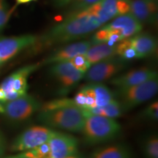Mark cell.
<instances>
[{"label": "cell", "mask_w": 158, "mask_h": 158, "mask_svg": "<svg viewBox=\"0 0 158 158\" xmlns=\"http://www.w3.org/2000/svg\"><path fill=\"white\" fill-rule=\"evenodd\" d=\"M103 25L95 15L84 14L81 12L68 14L62 22L37 37V40L31 47L35 51L62 43H70L84 38Z\"/></svg>", "instance_id": "obj_1"}, {"label": "cell", "mask_w": 158, "mask_h": 158, "mask_svg": "<svg viewBox=\"0 0 158 158\" xmlns=\"http://www.w3.org/2000/svg\"><path fill=\"white\" fill-rule=\"evenodd\" d=\"M38 121L49 127L71 133H81L85 122L84 112L76 106H64L53 109H40Z\"/></svg>", "instance_id": "obj_2"}, {"label": "cell", "mask_w": 158, "mask_h": 158, "mask_svg": "<svg viewBox=\"0 0 158 158\" xmlns=\"http://www.w3.org/2000/svg\"><path fill=\"white\" fill-rule=\"evenodd\" d=\"M82 130L84 141L89 146L106 143L116 139L122 131L120 124L115 118L86 114Z\"/></svg>", "instance_id": "obj_3"}, {"label": "cell", "mask_w": 158, "mask_h": 158, "mask_svg": "<svg viewBox=\"0 0 158 158\" xmlns=\"http://www.w3.org/2000/svg\"><path fill=\"white\" fill-rule=\"evenodd\" d=\"M157 76L146 81L141 84L127 88H118L114 98L120 102L124 111H127L143 102L151 100L157 93Z\"/></svg>", "instance_id": "obj_4"}, {"label": "cell", "mask_w": 158, "mask_h": 158, "mask_svg": "<svg viewBox=\"0 0 158 158\" xmlns=\"http://www.w3.org/2000/svg\"><path fill=\"white\" fill-rule=\"evenodd\" d=\"M40 63L25 65L18 69L0 84V102L15 100L27 93L28 78Z\"/></svg>", "instance_id": "obj_5"}, {"label": "cell", "mask_w": 158, "mask_h": 158, "mask_svg": "<svg viewBox=\"0 0 158 158\" xmlns=\"http://www.w3.org/2000/svg\"><path fill=\"white\" fill-rule=\"evenodd\" d=\"M114 94L102 83H88L73 98L75 106L83 110L106 106L114 99Z\"/></svg>", "instance_id": "obj_6"}, {"label": "cell", "mask_w": 158, "mask_h": 158, "mask_svg": "<svg viewBox=\"0 0 158 158\" xmlns=\"http://www.w3.org/2000/svg\"><path fill=\"white\" fill-rule=\"evenodd\" d=\"M41 106L35 97L27 93L15 100L0 102V114L11 121L22 122L39 111Z\"/></svg>", "instance_id": "obj_7"}, {"label": "cell", "mask_w": 158, "mask_h": 158, "mask_svg": "<svg viewBox=\"0 0 158 158\" xmlns=\"http://www.w3.org/2000/svg\"><path fill=\"white\" fill-rule=\"evenodd\" d=\"M54 130L44 126H33L25 130L13 140L10 146L12 152H24L33 149L49 140Z\"/></svg>", "instance_id": "obj_8"}, {"label": "cell", "mask_w": 158, "mask_h": 158, "mask_svg": "<svg viewBox=\"0 0 158 158\" xmlns=\"http://www.w3.org/2000/svg\"><path fill=\"white\" fill-rule=\"evenodd\" d=\"M126 65L127 62L119 57L106 59L91 65L84 73V78L89 83H102L114 78Z\"/></svg>", "instance_id": "obj_9"}, {"label": "cell", "mask_w": 158, "mask_h": 158, "mask_svg": "<svg viewBox=\"0 0 158 158\" xmlns=\"http://www.w3.org/2000/svg\"><path fill=\"white\" fill-rule=\"evenodd\" d=\"M34 35L0 37V58L3 64L25 49L33 47L37 40Z\"/></svg>", "instance_id": "obj_10"}, {"label": "cell", "mask_w": 158, "mask_h": 158, "mask_svg": "<svg viewBox=\"0 0 158 158\" xmlns=\"http://www.w3.org/2000/svg\"><path fill=\"white\" fill-rule=\"evenodd\" d=\"M50 73L62 86V92L67 93L84 78V73L75 68L69 61L51 64Z\"/></svg>", "instance_id": "obj_11"}, {"label": "cell", "mask_w": 158, "mask_h": 158, "mask_svg": "<svg viewBox=\"0 0 158 158\" xmlns=\"http://www.w3.org/2000/svg\"><path fill=\"white\" fill-rule=\"evenodd\" d=\"M48 142L51 158H65L78 153V140L70 134L54 130Z\"/></svg>", "instance_id": "obj_12"}, {"label": "cell", "mask_w": 158, "mask_h": 158, "mask_svg": "<svg viewBox=\"0 0 158 158\" xmlns=\"http://www.w3.org/2000/svg\"><path fill=\"white\" fill-rule=\"evenodd\" d=\"M92 45L91 40H82L69 43L55 50L47 56L40 64L51 65L54 63L69 61L77 55L85 54Z\"/></svg>", "instance_id": "obj_13"}, {"label": "cell", "mask_w": 158, "mask_h": 158, "mask_svg": "<svg viewBox=\"0 0 158 158\" xmlns=\"http://www.w3.org/2000/svg\"><path fill=\"white\" fill-rule=\"evenodd\" d=\"M155 76H157V72L155 70L142 68L114 77L110 80V84L117 88H127L141 84Z\"/></svg>", "instance_id": "obj_14"}, {"label": "cell", "mask_w": 158, "mask_h": 158, "mask_svg": "<svg viewBox=\"0 0 158 158\" xmlns=\"http://www.w3.org/2000/svg\"><path fill=\"white\" fill-rule=\"evenodd\" d=\"M130 13L142 24H153L157 20V0H130Z\"/></svg>", "instance_id": "obj_15"}, {"label": "cell", "mask_w": 158, "mask_h": 158, "mask_svg": "<svg viewBox=\"0 0 158 158\" xmlns=\"http://www.w3.org/2000/svg\"><path fill=\"white\" fill-rule=\"evenodd\" d=\"M104 27L108 29H114L120 31L123 40L130 38L141 32L143 29V24L130 13L118 15L111 22Z\"/></svg>", "instance_id": "obj_16"}, {"label": "cell", "mask_w": 158, "mask_h": 158, "mask_svg": "<svg viewBox=\"0 0 158 158\" xmlns=\"http://www.w3.org/2000/svg\"><path fill=\"white\" fill-rule=\"evenodd\" d=\"M129 39L138 53L139 59L152 56L157 53V40L151 34L139 32Z\"/></svg>", "instance_id": "obj_17"}, {"label": "cell", "mask_w": 158, "mask_h": 158, "mask_svg": "<svg viewBox=\"0 0 158 158\" xmlns=\"http://www.w3.org/2000/svg\"><path fill=\"white\" fill-rule=\"evenodd\" d=\"M116 44L112 45L108 43H102L92 45L84 54L90 64H94L106 59L115 57L116 56Z\"/></svg>", "instance_id": "obj_18"}, {"label": "cell", "mask_w": 158, "mask_h": 158, "mask_svg": "<svg viewBox=\"0 0 158 158\" xmlns=\"http://www.w3.org/2000/svg\"><path fill=\"white\" fill-rule=\"evenodd\" d=\"M89 158H134L131 149L125 144L116 143L98 149Z\"/></svg>", "instance_id": "obj_19"}, {"label": "cell", "mask_w": 158, "mask_h": 158, "mask_svg": "<svg viewBox=\"0 0 158 158\" xmlns=\"http://www.w3.org/2000/svg\"><path fill=\"white\" fill-rule=\"evenodd\" d=\"M83 110H84L85 115L92 114V115L102 116L108 118H115V119L116 118L120 117L124 112L121 103L116 98L113 99L111 101L106 104V106Z\"/></svg>", "instance_id": "obj_20"}, {"label": "cell", "mask_w": 158, "mask_h": 158, "mask_svg": "<svg viewBox=\"0 0 158 158\" xmlns=\"http://www.w3.org/2000/svg\"><path fill=\"white\" fill-rule=\"evenodd\" d=\"M116 56L123 59L125 62L139 59L138 53L131 44L130 39H124L117 43L116 45Z\"/></svg>", "instance_id": "obj_21"}, {"label": "cell", "mask_w": 158, "mask_h": 158, "mask_svg": "<svg viewBox=\"0 0 158 158\" xmlns=\"http://www.w3.org/2000/svg\"><path fill=\"white\" fill-rule=\"evenodd\" d=\"M116 1L117 0H100V10L98 13V19L102 24L117 16Z\"/></svg>", "instance_id": "obj_22"}, {"label": "cell", "mask_w": 158, "mask_h": 158, "mask_svg": "<svg viewBox=\"0 0 158 158\" xmlns=\"http://www.w3.org/2000/svg\"><path fill=\"white\" fill-rule=\"evenodd\" d=\"M142 150L145 158H158V138L155 135H149L142 142Z\"/></svg>", "instance_id": "obj_23"}, {"label": "cell", "mask_w": 158, "mask_h": 158, "mask_svg": "<svg viewBox=\"0 0 158 158\" xmlns=\"http://www.w3.org/2000/svg\"><path fill=\"white\" fill-rule=\"evenodd\" d=\"M18 156L21 158H51L50 146L47 141L33 149L21 152Z\"/></svg>", "instance_id": "obj_24"}, {"label": "cell", "mask_w": 158, "mask_h": 158, "mask_svg": "<svg viewBox=\"0 0 158 158\" xmlns=\"http://www.w3.org/2000/svg\"><path fill=\"white\" fill-rule=\"evenodd\" d=\"M13 10L10 8L6 0H0V33L4 30L8 22Z\"/></svg>", "instance_id": "obj_25"}, {"label": "cell", "mask_w": 158, "mask_h": 158, "mask_svg": "<svg viewBox=\"0 0 158 158\" xmlns=\"http://www.w3.org/2000/svg\"><path fill=\"white\" fill-rule=\"evenodd\" d=\"M69 62L73 65L75 68L81 71L83 73H85L92 65L88 61L87 58H86L84 54L77 55L73 58L70 59Z\"/></svg>", "instance_id": "obj_26"}, {"label": "cell", "mask_w": 158, "mask_h": 158, "mask_svg": "<svg viewBox=\"0 0 158 158\" xmlns=\"http://www.w3.org/2000/svg\"><path fill=\"white\" fill-rule=\"evenodd\" d=\"M100 0H73L71 2L70 12L69 14L71 13H76L80 12L83 10L87 8L94 4L98 2Z\"/></svg>", "instance_id": "obj_27"}, {"label": "cell", "mask_w": 158, "mask_h": 158, "mask_svg": "<svg viewBox=\"0 0 158 158\" xmlns=\"http://www.w3.org/2000/svg\"><path fill=\"white\" fill-rule=\"evenodd\" d=\"M108 35H109V30L106 29V27H101V28L97 31L92 36L91 42H92V45L102 43H107L108 41Z\"/></svg>", "instance_id": "obj_28"}, {"label": "cell", "mask_w": 158, "mask_h": 158, "mask_svg": "<svg viewBox=\"0 0 158 158\" xmlns=\"http://www.w3.org/2000/svg\"><path fill=\"white\" fill-rule=\"evenodd\" d=\"M144 118L149 120H157L158 118V102L157 101L151 103L149 106L145 108L143 112Z\"/></svg>", "instance_id": "obj_29"}, {"label": "cell", "mask_w": 158, "mask_h": 158, "mask_svg": "<svg viewBox=\"0 0 158 158\" xmlns=\"http://www.w3.org/2000/svg\"><path fill=\"white\" fill-rule=\"evenodd\" d=\"M116 12L117 16L130 13V0H117Z\"/></svg>", "instance_id": "obj_30"}, {"label": "cell", "mask_w": 158, "mask_h": 158, "mask_svg": "<svg viewBox=\"0 0 158 158\" xmlns=\"http://www.w3.org/2000/svg\"><path fill=\"white\" fill-rule=\"evenodd\" d=\"M7 149V143L2 132L0 130V158H2Z\"/></svg>", "instance_id": "obj_31"}, {"label": "cell", "mask_w": 158, "mask_h": 158, "mask_svg": "<svg viewBox=\"0 0 158 158\" xmlns=\"http://www.w3.org/2000/svg\"><path fill=\"white\" fill-rule=\"evenodd\" d=\"M73 0H53L55 7H64L65 6L70 5Z\"/></svg>", "instance_id": "obj_32"}, {"label": "cell", "mask_w": 158, "mask_h": 158, "mask_svg": "<svg viewBox=\"0 0 158 158\" xmlns=\"http://www.w3.org/2000/svg\"><path fill=\"white\" fill-rule=\"evenodd\" d=\"M16 1L17 5H21V4H25V3H29L31 2L36 1V0H15Z\"/></svg>", "instance_id": "obj_33"}, {"label": "cell", "mask_w": 158, "mask_h": 158, "mask_svg": "<svg viewBox=\"0 0 158 158\" xmlns=\"http://www.w3.org/2000/svg\"><path fill=\"white\" fill-rule=\"evenodd\" d=\"M65 158H85L84 156L79 155L78 153L76 154V155H71V156H69V157H67Z\"/></svg>", "instance_id": "obj_34"}, {"label": "cell", "mask_w": 158, "mask_h": 158, "mask_svg": "<svg viewBox=\"0 0 158 158\" xmlns=\"http://www.w3.org/2000/svg\"><path fill=\"white\" fill-rule=\"evenodd\" d=\"M7 158H21V157H19V156L16 155V156H11V157H8Z\"/></svg>", "instance_id": "obj_35"}]
</instances>
